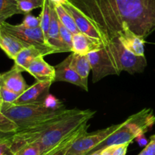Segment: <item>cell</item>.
Instances as JSON below:
<instances>
[{
  "label": "cell",
  "mask_w": 155,
  "mask_h": 155,
  "mask_svg": "<svg viewBox=\"0 0 155 155\" xmlns=\"http://www.w3.org/2000/svg\"><path fill=\"white\" fill-rule=\"evenodd\" d=\"M63 6L65 7V9L69 12L71 17L73 18L74 23H75L76 26H77L78 29L79 30L80 32L86 34V35L91 37V38L97 40V41H101L103 42L101 34L97 31L94 26L73 4H71L68 0L64 4Z\"/></svg>",
  "instance_id": "11"
},
{
  "label": "cell",
  "mask_w": 155,
  "mask_h": 155,
  "mask_svg": "<svg viewBox=\"0 0 155 155\" xmlns=\"http://www.w3.org/2000/svg\"><path fill=\"white\" fill-rule=\"evenodd\" d=\"M21 25L27 28H36L40 27L41 20L39 17H36L29 13V14L25 15V18Z\"/></svg>",
  "instance_id": "30"
},
{
  "label": "cell",
  "mask_w": 155,
  "mask_h": 155,
  "mask_svg": "<svg viewBox=\"0 0 155 155\" xmlns=\"http://www.w3.org/2000/svg\"><path fill=\"white\" fill-rule=\"evenodd\" d=\"M95 113L96 112L91 110H81L74 109L72 113L59 120L54 127L46 132L35 143L39 144L43 153L57 145L81 126L88 123Z\"/></svg>",
  "instance_id": "4"
},
{
  "label": "cell",
  "mask_w": 155,
  "mask_h": 155,
  "mask_svg": "<svg viewBox=\"0 0 155 155\" xmlns=\"http://www.w3.org/2000/svg\"><path fill=\"white\" fill-rule=\"evenodd\" d=\"M26 72L34 76L37 81L47 80L54 83L55 67L47 63L44 59V56H40L34 59L27 68Z\"/></svg>",
  "instance_id": "14"
},
{
  "label": "cell",
  "mask_w": 155,
  "mask_h": 155,
  "mask_svg": "<svg viewBox=\"0 0 155 155\" xmlns=\"http://www.w3.org/2000/svg\"><path fill=\"white\" fill-rule=\"evenodd\" d=\"M0 27L4 31L23 41L25 44L45 50L49 55L53 53H59L56 48L47 43L41 27L36 28H27L21 24L14 25L7 23L6 21H4Z\"/></svg>",
  "instance_id": "6"
},
{
  "label": "cell",
  "mask_w": 155,
  "mask_h": 155,
  "mask_svg": "<svg viewBox=\"0 0 155 155\" xmlns=\"http://www.w3.org/2000/svg\"><path fill=\"white\" fill-rule=\"evenodd\" d=\"M88 128L89 125L87 124V123H85V124L81 126L80 128H78L75 132H74L72 134H71L69 136L65 138V139L60 143V144H59V146L58 147V148L56 149L51 155H65L67 150L69 148L70 146L71 145V144H72L78 138H79L81 135H82L83 134L87 132Z\"/></svg>",
  "instance_id": "19"
},
{
  "label": "cell",
  "mask_w": 155,
  "mask_h": 155,
  "mask_svg": "<svg viewBox=\"0 0 155 155\" xmlns=\"http://www.w3.org/2000/svg\"><path fill=\"white\" fill-rule=\"evenodd\" d=\"M42 151L37 143L28 144L16 152L13 155H41Z\"/></svg>",
  "instance_id": "28"
},
{
  "label": "cell",
  "mask_w": 155,
  "mask_h": 155,
  "mask_svg": "<svg viewBox=\"0 0 155 155\" xmlns=\"http://www.w3.org/2000/svg\"><path fill=\"white\" fill-rule=\"evenodd\" d=\"M10 17H12V16L9 15H0V26L4 21H5L6 19H8Z\"/></svg>",
  "instance_id": "35"
},
{
  "label": "cell",
  "mask_w": 155,
  "mask_h": 155,
  "mask_svg": "<svg viewBox=\"0 0 155 155\" xmlns=\"http://www.w3.org/2000/svg\"><path fill=\"white\" fill-rule=\"evenodd\" d=\"M2 102H0V110H1V107H2Z\"/></svg>",
  "instance_id": "37"
},
{
  "label": "cell",
  "mask_w": 155,
  "mask_h": 155,
  "mask_svg": "<svg viewBox=\"0 0 155 155\" xmlns=\"http://www.w3.org/2000/svg\"><path fill=\"white\" fill-rule=\"evenodd\" d=\"M104 46L102 41L95 40L79 32L73 34L71 53L78 55H88L91 52L99 50Z\"/></svg>",
  "instance_id": "13"
},
{
  "label": "cell",
  "mask_w": 155,
  "mask_h": 155,
  "mask_svg": "<svg viewBox=\"0 0 155 155\" xmlns=\"http://www.w3.org/2000/svg\"><path fill=\"white\" fill-rule=\"evenodd\" d=\"M44 106L51 112H57L65 109L63 103L53 95L49 94L44 100Z\"/></svg>",
  "instance_id": "25"
},
{
  "label": "cell",
  "mask_w": 155,
  "mask_h": 155,
  "mask_svg": "<svg viewBox=\"0 0 155 155\" xmlns=\"http://www.w3.org/2000/svg\"><path fill=\"white\" fill-rule=\"evenodd\" d=\"M18 126L0 111V132L4 134H13L18 131Z\"/></svg>",
  "instance_id": "23"
},
{
  "label": "cell",
  "mask_w": 155,
  "mask_h": 155,
  "mask_svg": "<svg viewBox=\"0 0 155 155\" xmlns=\"http://www.w3.org/2000/svg\"><path fill=\"white\" fill-rule=\"evenodd\" d=\"M138 155H155V135L150 137V140Z\"/></svg>",
  "instance_id": "31"
},
{
  "label": "cell",
  "mask_w": 155,
  "mask_h": 155,
  "mask_svg": "<svg viewBox=\"0 0 155 155\" xmlns=\"http://www.w3.org/2000/svg\"><path fill=\"white\" fill-rule=\"evenodd\" d=\"M135 140H136L137 142H138L141 146H143V145L146 146L147 144V140H146L145 137H144V135H139V136L137 137Z\"/></svg>",
  "instance_id": "33"
},
{
  "label": "cell",
  "mask_w": 155,
  "mask_h": 155,
  "mask_svg": "<svg viewBox=\"0 0 155 155\" xmlns=\"http://www.w3.org/2000/svg\"><path fill=\"white\" fill-rule=\"evenodd\" d=\"M53 7H54V9L56 11V15H57L58 18L62 25H64L72 34H75L80 32L79 30L78 29L77 26H76L75 23H74L73 18L71 17V15L65 9L63 5H53Z\"/></svg>",
  "instance_id": "20"
},
{
  "label": "cell",
  "mask_w": 155,
  "mask_h": 155,
  "mask_svg": "<svg viewBox=\"0 0 155 155\" xmlns=\"http://www.w3.org/2000/svg\"><path fill=\"white\" fill-rule=\"evenodd\" d=\"M71 54H72V56H71V66L76 71V73L80 76L84 84L87 87H88L87 79H88L89 73L91 71L88 56L87 55H78L73 53H71Z\"/></svg>",
  "instance_id": "18"
},
{
  "label": "cell",
  "mask_w": 155,
  "mask_h": 155,
  "mask_svg": "<svg viewBox=\"0 0 155 155\" xmlns=\"http://www.w3.org/2000/svg\"><path fill=\"white\" fill-rule=\"evenodd\" d=\"M155 124V115L150 108L143 109L132 115L121 126L85 155H91L110 146L131 143L141 135H144Z\"/></svg>",
  "instance_id": "3"
},
{
  "label": "cell",
  "mask_w": 155,
  "mask_h": 155,
  "mask_svg": "<svg viewBox=\"0 0 155 155\" xmlns=\"http://www.w3.org/2000/svg\"><path fill=\"white\" fill-rule=\"evenodd\" d=\"M52 84H53L52 81L47 80L37 81L20 94L18 98L14 102V104L21 105L43 101L50 94Z\"/></svg>",
  "instance_id": "8"
},
{
  "label": "cell",
  "mask_w": 155,
  "mask_h": 155,
  "mask_svg": "<svg viewBox=\"0 0 155 155\" xmlns=\"http://www.w3.org/2000/svg\"><path fill=\"white\" fill-rule=\"evenodd\" d=\"M21 14L27 15L37 8H41L44 0H15Z\"/></svg>",
  "instance_id": "22"
},
{
  "label": "cell",
  "mask_w": 155,
  "mask_h": 155,
  "mask_svg": "<svg viewBox=\"0 0 155 155\" xmlns=\"http://www.w3.org/2000/svg\"><path fill=\"white\" fill-rule=\"evenodd\" d=\"M20 94L13 92L3 87H0V97L2 103L14 104L15 101L18 98Z\"/></svg>",
  "instance_id": "29"
},
{
  "label": "cell",
  "mask_w": 155,
  "mask_h": 155,
  "mask_svg": "<svg viewBox=\"0 0 155 155\" xmlns=\"http://www.w3.org/2000/svg\"><path fill=\"white\" fill-rule=\"evenodd\" d=\"M71 56H72V54L71 53L62 62L54 66L55 71H56L54 83L57 82V81L68 82L70 84H74L78 87H80L83 90L87 91L88 87H87L84 84L80 76L76 73V71L71 66Z\"/></svg>",
  "instance_id": "9"
},
{
  "label": "cell",
  "mask_w": 155,
  "mask_h": 155,
  "mask_svg": "<svg viewBox=\"0 0 155 155\" xmlns=\"http://www.w3.org/2000/svg\"><path fill=\"white\" fill-rule=\"evenodd\" d=\"M29 45L4 31L0 27V48L4 51L8 58L14 60L19 53Z\"/></svg>",
  "instance_id": "15"
},
{
  "label": "cell",
  "mask_w": 155,
  "mask_h": 155,
  "mask_svg": "<svg viewBox=\"0 0 155 155\" xmlns=\"http://www.w3.org/2000/svg\"><path fill=\"white\" fill-rule=\"evenodd\" d=\"M21 14L15 0H0V15H15Z\"/></svg>",
  "instance_id": "24"
},
{
  "label": "cell",
  "mask_w": 155,
  "mask_h": 155,
  "mask_svg": "<svg viewBox=\"0 0 155 155\" xmlns=\"http://www.w3.org/2000/svg\"><path fill=\"white\" fill-rule=\"evenodd\" d=\"M48 53L45 50L39 49L34 46H29L25 47L18 54L15 59H14L15 64L13 66L15 67L17 69L21 71V72L26 71L27 68H28L31 62L40 56H47Z\"/></svg>",
  "instance_id": "16"
},
{
  "label": "cell",
  "mask_w": 155,
  "mask_h": 155,
  "mask_svg": "<svg viewBox=\"0 0 155 155\" xmlns=\"http://www.w3.org/2000/svg\"><path fill=\"white\" fill-rule=\"evenodd\" d=\"M94 82L106 76L119 75L122 71L129 74L142 72L147 66L144 56H139L128 51L116 37L99 50L88 54Z\"/></svg>",
  "instance_id": "2"
},
{
  "label": "cell",
  "mask_w": 155,
  "mask_h": 155,
  "mask_svg": "<svg viewBox=\"0 0 155 155\" xmlns=\"http://www.w3.org/2000/svg\"><path fill=\"white\" fill-rule=\"evenodd\" d=\"M65 109L57 112H51L44 106V101L34 104L16 105L2 103L1 110L6 117L18 126V130L41 123L59 114Z\"/></svg>",
  "instance_id": "5"
},
{
  "label": "cell",
  "mask_w": 155,
  "mask_h": 155,
  "mask_svg": "<svg viewBox=\"0 0 155 155\" xmlns=\"http://www.w3.org/2000/svg\"><path fill=\"white\" fill-rule=\"evenodd\" d=\"M50 12H51V5H50V0H44L43 5L41 7V12L39 18L41 20L40 27L44 32L46 40H47V36L48 34L49 28H50V18H51Z\"/></svg>",
  "instance_id": "21"
},
{
  "label": "cell",
  "mask_w": 155,
  "mask_h": 155,
  "mask_svg": "<svg viewBox=\"0 0 155 155\" xmlns=\"http://www.w3.org/2000/svg\"><path fill=\"white\" fill-rule=\"evenodd\" d=\"M121 125L122 123L113 125V126L91 132V133L86 132L83 134L71 144L65 155L87 154L92 149L98 145L101 141H104L109 135L117 130L121 126Z\"/></svg>",
  "instance_id": "7"
},
{
  "label": "cell",
  "mask_w": 155,
  "mask_h": 155,
  "mask_svg": "<svg viewBox=\"0 0 155 155\" xmlns=\"http://www.w3.org/2000/svg\"><path fill=\"white\" fill-rule=\"evenodd\" d=\"M59 34L62 39V41L65 47H66L68 52L71 53V48H72V37L73 34L65 28L64 25H62L59 20Z\"/></svg>",
  "instance_id": "27"
},
{
  "label": "cell",
  "mask_w": 155,
  "mask_h": 155,
  "mask_svg": "<svg viewBox=\"0 0 155 155\" xmlns=\"http://www.w3.org/2000/svg\"><path fill=\"white\" fill-rule=\"evenodd\" d=\"M130 143H125L107 147L101 150L100 155H126Z\"/></svg>",
  "instance_id": "26"
},
{
  "label": "cell",
  "mask_w": 155,
  "mask_h": 155,
  "mask_svg": "<svg viewBox=\"0 0 155 155\" xmlns=\"http://www.w3.org/2000/svg\"><path fill=\"white\" fill-rule=\"evenodd\" d=\"M116 37L128 51L136 56H144V39L136 35L128 26L122 27Z\"/></svg>",
  "instance_id": "10"
},
{
  "label": "cell",
  "mask_w": 155,
  "mask_h": 155,
  "mask_svg": "<svg viewBox=\"0 0 155 155\" xmlns=\"http://www.w3.org/2000/svg\"><path fill=\"white\" fill-rule=\"evenodd\" d=\"M50 5H51V12H50L51 18H50V28H49L48 34L47 36V41L50 45L56 48L59 53L68 52L66 47L62 43L60 34H59V18H58L53 5L51 2H50Z\"/></svg>",
  "instance_id": "17"
},
{
  "label": "cell",
  "mask_w": 155,
  "mask_h": 155,
  "mask_svg": "<svg viewBox=\"0 0 155 155\" xmlns=\"http://www.w3.org/2000/svg\"><path fill=\"white\" fill-rule=\"evenodd\" d=\"M6 155H12V153H8V154H6Z\"/></svg>",
  "instance_id": "38"
},
{
  "label": "cell",
  "mask_w": 155,
  "mask_h": 155,
  "mask_svg": "<svg viewBox=\"0 0 155 155\" xmlns=\"http://www.w3.org/2000/svg\"><path fill=\"white\" fill-rule=\"evenodd\" d=\"M100 33L104 46L126 25L145 39L155 31V0H68Z\"/></svg>",
  "instance_id": "1"
},
{
  "label": "cell",
  "mask_w": 155,
  "mask_h": 155,
  "mask_svg": "<svg viewBox=\"0 0 155 155\" xmlns=\"http://www.w3.org/2000/svg\"><path fill=\"white\" fill-rule=\"evenodd\" d=\"M12 134H4V133H1V132H0V142L2 141H4V140L7 139V138H8Z\"/></svg>",
  "instance_id": "36"
},
{
  "label": "cell",
  "mask_w": 155,
  "mask_h": 155,
  "mask_svg": "<svg viewBox=\"0 0 155 155\" xmlns=\"http://www.w3.org/2000/svg\"><path fill=\"white\" fill-rule=\"evenodd\" d=\"M50 1L54 5H63L68 0H50Z\"/></svg>",
  "instance_id": "34"
},
{
  "label": "cell",
  "mask_w": 155,
  "mask_h": 155,
  "mask_svg": "<svg viewBox=\"0 0 155 155\" xmlns=\"http://www.w3.org/2000/svg\"><path fill=\"white\" fill-rule=\"evenodd\" d=\"M0 87L21 94L29 86L25 81L21 71L13 66L9 71L0 74Z\"/></svg>",
  "instance_id": "12"
},
{
  "label": "cell",
  "mask_w": 155,
  "mask_h": 155,
  "mask_svg": "<svg viewBox=\"0 0 155 155\" xmlns=\"http://www.w3.org/2000/svg\"><path fill=\"white\" fill-rule=\"evenodd\" d=\"M10 136L7 139L0 142V155H6L11 153L10 152V146H11Z\"/></svg>",
  "instance_id": "32"
},
{
  "label": "cell",
  "mask_w": 155,
  "mask_h": 155,
  "mask_svg": "<svg viewBox=\"0 0 155 155\" xmlns=\"http://www.w3.org/2000/svg\"><path fill=\"white\" fill-rule=\"evenodd\" d=\"M0 102H2V101H1V97H0Z\"/></svg>",
  "instance_id": "39"
}]
</instances>
